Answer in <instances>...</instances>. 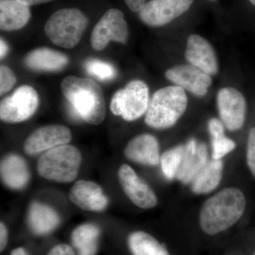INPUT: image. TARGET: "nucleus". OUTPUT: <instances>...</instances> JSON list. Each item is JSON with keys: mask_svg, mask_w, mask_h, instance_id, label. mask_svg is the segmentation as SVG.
<instances>
[{"mask_svg": "<svg viewBox=\"0 0 255 255\" xmlns=\"http://www.w3.org/2000/svg\"><path fill=\"white\" fill-rule=\"evenodd\" d=\"M61 90L71 113L91 125L105 120L106 103L102 87L90 78L68 76L61 82Z\"/></svg>", "mask_w": 255, "mask_h": 255, "instance_id": "1", "label": "nucleus"}, {"mask_svg": "<svg viewBox=\"0 0 255 255\" xmlns=\"http://www.w3.org/2000/svg\"><path fill=\"white\" fill-rule=\"evenodd\" d=\"M246 199L237 188H226L204 203L199 215L201 229L209 236L226 231L244 214Z\"/></svg>", "mask_w": 255, "mask_h": 255, "instance_id": "2", "label": "nucleus"}, {"mask_svg": "<svg viewBox=\"0 0 255 255\" xmlns=\"http://www.w3.org/2000/svg\"><path fill=\"white\" fill-rule=\"evenodd\" d=\"M188 99L184 89L169 86L152 95L146 112L145 122L155 129L173 127L187 110Z\"/></svg>", "mask_w": 255, "mask_h": 255, "instance_id": "3", "label": "nucleus"}, {"mask_svg": "<svg viewBox=\"0 0 255 255\" xmlns=\"http://www.w3.org/2000/svg\"><path fill=\"white\" fill-rule=\"evenodd\" d=\"M82 159L81 152L75 146H57L42 154L37 162V172L47 180L70 183L78 177Z\"/></svg>", "mask_w": 255, "mask_h": 255, "instance_id": "4", "label": "nucleus"}, {"mask_svg": "<svg viewBox=\"0 0 255 255\" xmlns=\"http://www.w3.org/2000/svg\"><path fill=\"white\" fill-rule=\"evenodd\" d=\"M87 23L88 19L80 9L65 8L50 16L45 25L44 31L52 43L71 49L81 40Z\"/></svg>", "mask_w": 255, "mask_h": 255, "instance_id": "5", "label": "nucleus"}, {"mask_svg": "<svg viewBox=\"0 0 255 255\" xmlns=\"http://www.w3.org/2000/svg\"><path fill=\"white\" fill-rule=\"evenodd\" d=\"M150 103L149 89L145 82L135 80L129 82L112 97L110 110L127 122H133L147 112Z\"/></svg>", "mask_w": 255, "mask_h": 255, "instance_id": "6", "label": "nucleus"}, {"mask_svg": "<svg viewBox=\"0 0 255 255\" xmlns=\"http://www.w3.org/2000/svg\"><path fill=\"white\" fill-rule=\"evenodd\" d=\"M39 105L38 93L33 87H18L0 104V119L9 124L21 123L31 118Z\"/></svg>", "mask_w": 255, "mask_h": 255, "instance_id": "7", "label": "nucleus"}, {"mask_svg": "<svg viewBox=\"0 0 255 255\" xmlns=\"http://www.w3.org/2000/svg\"><path fill=\"white\" fill-rule=\"evenodd\" d=\"M128 28L122 11L111 9L106 11L95 25L91 36L92 48L96 50L105 49L110 41L127 43Z\"/></svg>", "mask_w": 255, "mask_h": 255, "instance_id": "8", "label": "nucleus"}, {"mask_svg": "<svg viewBox=\"0 0 255 255\" xmlns=\"http://www.w3.org/2000/svg\"><path fill=\"white\" fill-rule=\"evenodd\" d=\"M217 106L221 121L228 130L236 131L243 127L247 102L241 92L233 87L221 89L217 95Z\"/></svg>", "mask_w": 255, "mask_h": 255, "instance_id": "9", "label": "nucleus"}, {"mask_svg": "<svg viewBox=\"0 0 255 255\" xmlns=\"http://www.w3.org/2000/svg\"><path fill=\"white\" fill-rule=\"evenodd\" d=\"M194 0H150L139 11V17L147 26H164L190 8Z\"/></svg>", "mask_w": 255, "mask_h": 255, "instance_id": "10", "label": "nucleus"}, {"mask_svg": "<svg viewBox=\"0 0 255 255\" xmlns=\"http://www.w3.org/2000/svg\"><path fill=\"white\" fill-rule=\"evenodd\" d=\"M72 140L70 128L62 125H48L38 128L30 134L23 144L26 155L34 156L57 147L66 145Z\"/></svg>", "mask_w": 255, "mask_h": 255, "instance_id": "11", "label": "nucleus"}, {"mask_svg": "<svg viewBox=\"0 0 255 255\" xmlns=\"http://www.w3.org/2000/svg\"><path fill=\"white\" fill-rule=\"evenodd\" d=\"M119 183L126 195L137 206L150 209L157 204V196L147 183L142 180L136 172L128 164H122L118 171Z\"/></svg>", "mask_w": 255, "mask_h": 255, "instance_id": "12", "label": "nucleus"}, {"mask_svg": "<svg viewBox=\"0 0 255 255\" xmlns=\"http://www.w3.org/2000/svg\"><path fill=\"white\" fill-rule=\"evenodd\" d=\"M69 199L80 209L91 212H102L109 205L102 187L92 181H77L69 191Z\"/></svg>", "mask_w": 255, "mask_h": 255, "instance_id": "13", "label": "nucleus"}, {"mask_svg": "<svg viewBox=\"0 0 255 255\" xmlns=\"http://www.w3.org/2000/svg\"><path fill=\"white\" fill-rule=\"evenodd\" d=\"M165 76L177 86L198 97L205 96L212 83L211 75L191 65H177L169 69Z\"/></svg>", "mask_w": 255, "mask_h": 255, "instance_id": "14", "label": "nucleus"}, {"mask_svg": "<svg viewBox=\"0 0 255 255\" xmlns=\"http://www.w3.org/2000/svg\"><path fill=\"white\" fill-rule=\"evenodd\" d=\"M185 58L190 65L209 75L219 71V64L215 50L209 41L199 35L188 38Z\"/></svg>", "mask_w": 255, "mask_h": 255, "instance_id": "15", "label": "nucleus"}, {"mask_svg": "<svg viewBox=\"0 0 255 255\" xmlns=\"http://www.w3.org/2000/svg\"><path fill=\"white\" fill-rule=\"evenodd\" d=\"M124 156L128 160L147 166H157L160 162L159 142L150 134H140L126 146Z\"/></svg>", "mask_w": 255, "mask_h": 255, "instance_id": "16", "label": "nucleus"}, {"mask_svg": "<svg viewBox=\"0 0 255 255\" xmlns=\"http://www.w3.org/2000/svg\"><path fill=\"white\" fill-rule=\"evenodd\" d=\"M185 145L184 157L176 178L184 184L192 182L194 178L209 162L206 144H198L191 139Z\"/></svg>", "mask_w": 255, "mask_h": 255, "instance_id": "17", "label": "nucleus"}, {"mask_svg": "<svg viewBox=\"0 0 255 255\" xmlns=\"http://www.w3.org/2000/svg\"><path fill=\"white\" fill-rule=\"evenodd\" d=\"M0 174L3 184L12 190H22L31 179L27 162L16 154H9L1 159Z\"/></svg>", "mask_w": 255, "mask_h": 255, "instance_id": "18", "label": "nucleus"}, {"mask_svg": "<svg viewBox=\"0 0 255 255\" xmlns=\"http://www.w3.org/2000/svg\"><path fill=\"white\" fill-rule=\"evenodd\" d=\"M27 221L31 232L36 236H46L59 226L60 218L50 206L33 201L28 208Z\"/></svg>", "mask_w": 255, "mask_h": 255, "instance_id": "19", "label": "nucleus"}, {"mask_svg": "<svg viewBox=\"0 0 255 255\" xmlns=\"http://www.w3.org/2000/svg\"><path fill=\"white\" fill-rule=\"evenodd\" d=\"M68 63L66 55L46 47L31 50L24 59L25 65L36 71H60L65 68Z\"/></svg>", "mask_w": 255, "mask_h": 255, "instance_id": "20", "label": "nucleus"}, {"mask_svg": "<svg viewBox=\"0 0 255 255\" xmlns=\"http://www.w3.org/2000/svg\"><path fill=\"white\" fill-rule=\"evenodd\" d=\"M31 18V11L17 0H0V28L11 31L21 29Z\"/></svg>", "mask_w": 255, "mask_h": 255, "instance_id": "21", "label": "nucleus"}, {"mask_svg": "<svg viewBox=\"0 0 255 255\" xmlns=\"http://www.w3.org/2000/svg\"><path fill=\"white\" fill-rule=\"evenodd\" d=\"M100 228L94 223L80 225L73 230L71 243L78 255H96L99 250Z\"/></svg>", "mask_w": 255, "mask_h": 255, "instance_id": "22", "label": "nucleus"}, {"mask_svg": "<svg viewBox=\"0 0 255 255\" xmlns=\"http://www.w3.org/2000/svg\"><path fill=\"white\" fill-rule=\"evenodd\" d=\"M221 159L209 161L191 182V190L198 194H208L218 187L223 176Z\"/></svg>", "mask_w": 255, "mask_h": 255, "instance_id": "23", "label": "nucleus"}, {"mask_svg": "<svg viewBox=\"0 0 255 255\" xmlns=\"http://www.w3.org/2000/svg\"><path fill=\"white\" fill-rule=\"evenodd\" d=\"M127 241L132 255H170L153 236L144 231H134L130 233Z\"/></svg>", "mask_w": 255, "mask_h": 255, "instance_id": "24", "label": "nucleus"}, {"mask_svg": "<svg viewBox=\"0 0 255 255\" xmlns=\"http://www.w3.org/2000/svg\"><path fill=\"white\" fill-rule=\"evenodd\" d=\"M185 145H180L165 151L160 158L164 175L169 180L176 178L184 157Z\"/></svg>", "mask_w": 255, "mask_h": 255, "instance_id": "25", "label": "nucleus"}, {"mask_svg": "<svg viewBox=\"0 0 255 255\" xmlns=\"http://www.w3.org/2000/svg\"><path fill=\"white\" fill-rule=\"evenodd\" d=\"M87 73L102 81L111 80L117 76V70L110 63L98 59H90L85 63Z\"/></svg>", "mask_w": 255, "mask_h": 255, "instance_id": "26", "label": "nucleus"}, {"mask_svg": "<svg viewBox=\"0 0 255 255\" xmlns=\"http://www.w3.org/2000/svg\"><path fill=\"white\" fill-rule=\"evenodd\" d=\"M236 143L231 139L222 135L211 139L212 158L221 159L236 148Z\"/></svg>", "mask_w": 255, "mask_h": 255, "instance_id": "27", "label": "nucleus"}, {"mask_svg": "<svg viewBox=\"0 0 255 255\" xmlns=\"http://www.w3.org/2000/svg\"><path fill=\"white\" fill-rule=\"evenodd\" d=\"M16 79L14 72L6 65L0 67V95L1 96L7 93L12 89Z\"/></svg>", "mask_w": 255, "mask_h": 255, "instance_id": "28", "label": "nucleus"}, {"mask_svg": "<svg viewBox=\"0 0 255 255\" xmlns=\"http://www.w3.org/2000/svg\"><path fill=\"white\" fill-rule=\"evenodd\" d=\"M247 162L252 174L255 178V127L252 128L248 135Z\"/></svg>", "mask_w": 255, "mask_h": 255, "instance_id": "29", "label": "nucleus"}, {"mask_svg": "<svg viewBox=\"0 0 255 255\" xmlns=\"http://www.w3.org/2000/svg\"><path fill=\"white\" fill-rule=\"evenodd\" d=\"M208 128L211 139L222 136L225 135L224 125L221 121L219 119L213 118L209 122L208 124Z\"/></svg>", "mask_w": 255, "mask_h": 255, "instance_id": "30", "label": "nucleus"}, {"mask_svg": "<svg viewBox=\"0 0 255 255\" xmlns=\"http://www.w3.org/2000/svg\"><path fill=\"white\" fill-rule=\"evenodd\" d=\"M47 255H76L75 250L67 244H59L55 246Z\"/></svg>", "mask_w": 255, "mask_h": 255, "instance_id": "31", "label": "nucleus"}, {"mask_svg": "<svg viewBox=\"0 0 255 255\" xmlns=\"http://www.w3.org/2000/svg\"><path fill=\"white\" fill-rule=\"evenodd\" d=\"M8 242V230L3 222L0 223V251L2 252Z\"/></svg>", "mask_w": 255, "mask_h": 255, "instance_id": "32", "label": "nucleus"}, {"mask_svg": "<svg viewBox=\"0 0 255 255\" xmlns=\"http://www.w3.org/2000/svg\"><path fill=\"white\" fill-rule=\"evenodd\" d=\"M125 2L132 11L139 12L145 6V0H125Z\"/></svg>", "mask_w": 255, "mask_h": 255, "instance_id": "33", "label": "nucleus"}, {"mask_svg": "<svg viewBox=\"0 0 255 255\" xmlns=\"http://www.w3.org/2000/svg\"><path fill=\"white\" fill-rule=\"evenodd\" d=\"M21 4L26 5V6H33V5H38L45 4V3L50 2L53 0H17Z\"/></svg>", "mask_w": 255, "mask_h": 255, "instance_id": "34", "label": "nucleus"}, {"mask_svg": "<svg viewBox=\"0 0 255 255\" xmlns=\"http://www.w3.org/2000/svg\"><path fill=\"white\" fill-rule=\"evenodd\" d=\"M0 48H0V56H1V58H3L8 51L7 45L5 43L4 40L1 39L0 41Z\"/></svg>", "mask_w": 255, "mask_h": 255, "instance_id": "35", "label": "nucleus"}, {"mask_svg": "<svg viewBox=\"0 0 255 255\" xmlns=\"http://www.w3.org/2000/svg\"><path fill=\"white\" fill-rule=\"evenodd\" d=\"M10 255H28V254L26 250L23 249V248H18L12 251Z\"/></svg>", "mask_w": 255, "mask_h": 255, "instance_id": "36", "label": "nucleus"}, {"mask_svg": "<svg viewBox=\"0 0 255 255\" xmlns=\"http://www.w3.org/2000/svg\"><path fill=\"white\" fill-rule=\"evenodd\" d=\"M250 1H251L252 4H253V5H254V6H255V0H250Z\"/></svg>", "mask_w": 255, "mask_h": 255, "instance_id": "37", "label": "nucleus"}, {"mask_svg": "<svg viewBox=\"0 0 255 255\" xmlns=\"http://www.w3.org/2000/svg\"><path fill=\"white\" fill-rule=\"evenodd\" d=\"M253 255H255V253H254V254H253Z\"/></svg>", "mask_w": 255, "mask_h": 255, "instance_id": "38", "label": "nucleus"}, {"mask_svg": "<svg viewBox=\"0 0 255 255\" xmlns=\"http://www.w3.org/2000/svg\"><path fill=\"white\" fill-rule=\"evenodd\" d=\"M211 1H214V0H211Z\"/></svg>", "mask_w": 255, "mask_h": 255, "instance_id": "39", "label": "nucleus"}]
</instances>
